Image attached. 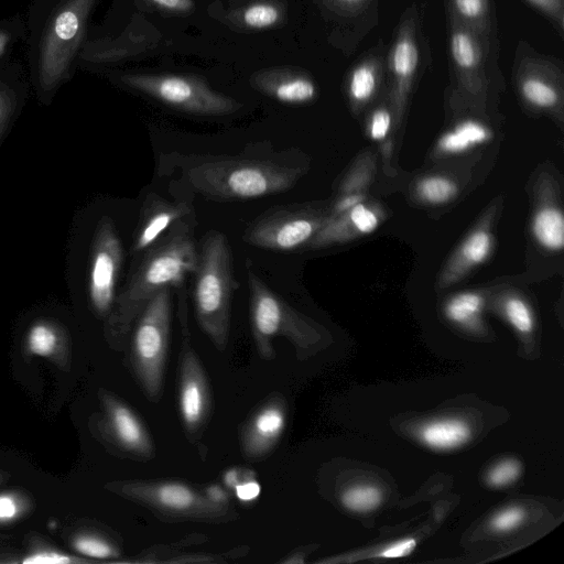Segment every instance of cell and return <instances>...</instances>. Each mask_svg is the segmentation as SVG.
Here are the masks:
<instances>
[{
	"instance_id": "18",
	"label": "cell",
	"mask_w": 564,
	"mask_h": 564,
	"mask_svg": "<svg viewBox=\"0 0 564 564\" xmlns=\"http://www.w3.org/2000/svg\"><path fill=\"white\" fill-rule=\"evenodd\" d=\"M451 54L460 74H477L481 62L479 45L476 37L467 29L460 25H454L452 30Z\"/></svg>"
},
{
	"instance_id": "39",
	"label": "cell",
	"mask_w": 564,
	"mask_h": 564,
	"mask_svg": "<svg viewBox=\"0 0 564 564\" xmlns=\"http://www.w3.org/2000/svg\"><path fill=\"white\" fill-rule=\"evenodd\" d=\"M69 562H72L69 556L54 551H40L23 560L25 564H66Z\"/></svg>"
},
{
	"instance_id": "8",
	"label": "cell",
	"mask_w": 564,
	"mask_h": 564,
	"mask_svg": "<svg viewBox=\"0 0 564 564\" xmlns=\"http://www.w3.org/2000/svg\"><path fill=\"white\" fill-rule=\"evenodd\" d=\"M323 227V217L311 208L276 206L252 220L245 229L242 239L257 248L291 252L310 243Z\"/></svg>"
},
{
	"instance_id": "43",
	"label": "cell",
	"mask_w": 564,
	"mask_h": 564,
	"mask_svg": "<svg viewBox=\"0 0 564 564\" xmlns=\"http://www.w3.org/2000/svg\"><path fill=\"white\" fill-rule=\"evenodd\" d=\"M252 474V471L247 469H238V468H230L228 469L224 477V484L225 487H227L230 490H234L235 487L248 475Z\"/></svg>"
},
{
	"instance_id": "7",
	"label": "cell",
	"mask_w": 564,
	"mask_h": 564,
	"mask_svg": "<svg viewBox=\"0 0 564 564\" xmlns=\"http://www.w3.org/2000/svg\"><path fill=\"white\" fill-rule=\"evenodd\" d=\"M122 80L175 109L200 116H224L241 105L212 90L203 80L180 75H126Z\"/></svg>"
},
{
	"instance_id": "20",
	"label": "cell",
	"mask_w": 564,
	"mask_h": 564,
	"mask_svg": "<svg viewBox=\"0 0 564 564\" xmlns=\"http://www.w3.org/2000/svg\"><path fill=\"white\" fill-rule=\"evenodd\" d=\"M490 138L489 131L478 122L465 121L443 135L440 147L446 152H460Z\"/></svg>"
},
{
	"instance_id": "21",
	"label": "cell",
	"mask_w": 564,
	"mask_h": 564,
	"mask_svg": "<svg viewBox=\"0 0 564 564\" xmlns=\"http://www.w3.org/2000/svg\"><path fill=\"white\" fill-rule=\"evenodd\" d=\"M521 82L520 89L523 97L532 105L549 108L556 105L558 95L556 89L546 79L538 74H528Z\"/></svg>"
},
{
	"instance_id": "33",
	"label": "cell",
	"mask_w": 564,
	"mask_h": 564,
	"mask_svg": "<svg viewBox=\"0 0 564 564\" xmlns=\"http://www.w3.org/2000/svg\"><path fill=\"white\" fill-rule=\"evenodd\" d=\"M349 218L352 225L364 234L373 231L378 226L376 215L361 204H356L350 208Z\"/></svg>"
},
{
	"instance_id": "10",
	"label": "cell",
	"mask_w": 564,
	"mask_h": 564,
	"mask_svg": "<svg viewBox=\"0 0 564 564\" xmlns=\"http://www.w3.org/2000/svg\"><path fill=\"white\" fill-rule=\"evenodd\" d=\"M178 409L188 438H197L212 412V394L204 368L183 333L178 368Z\"/></svg>"
},
{
	"instance_id": "29",
	"label": "cell",
	"mask_w": 564,
	"mask_h": 564,
	"mask_svg": "<svg viewBox=\"0 0 564 564\" xmlns=\"http://www.w3.org/2000/svg\"><path fill=\"white\" fill-rule=\"evenodd\" d=\"M490 250V237L485 231L473 234L464 243L462 254L469 264L480 263Z\"/></svg>"
},
{
	"instance_id": "13",
	"label": "cell",
	"mask_w": 564,
	"mask_h": 564,
	"mask_svg": "<svg viewBox=\"0 0 564 564\" xmlns=\"http://www.w3.org/2000/svg\"><path fill=\"white\" fill-rule=\"evenodd\" d=\"M191 218H194V209L189 200L170 202L155 193H149L143 202L133 235L131 253L142 254L171 227Z\"/></svg>"
},
{
	"instance_id": "26",
	"label": "cell",
	"mask_w": 564,
	"mask_h": 564,
	"mask_svg": "<svg viewBox=\"0 0 564 564\" xmlns=\"http://www.w3.org/2000/svg\"><path fill=\"white\" fill-rule=\"evenodd\" d=\"M455 191V185L451 181L438 176L427 177L419 184L421 196L434 204L448 200Z\"/></svg>"
},
{
	"instance_id": "32",
	"label": "cell",
	"mask_w": 564,
	"mask_h": 564,
	"mask_svg": "<svg viewBox=\"0 0 564 564\" xmlns=\"http://www.w3.org/2000/svg\"><path fill=\"white\" fill-rule=\"evenodd\" d=\"M458 15L470 24H484L487 18V0H453Z\"/></svg>"
},
{
	"instance_id": "28",
	"label": "cell",
	"mask_w": 564,
	"mask_h": 564,
	"mask_svg": "<svg viewBox=\"0 0 564 564\" xmlns=\"http://www.w3.org/2000/svg\"><path fill=\"white\" fill-rule=\"evenodd\" d=\"M279 18V10L268 3L252 4L246 9L242 15L245 24L253 29L271 26L278 22Z\"/></svg>"
},
{
	"instance_id": "37",
	"label": "cell",
	"mask_w": 564,
	"mask_h": 564,
	"mask_svg": "<svg viewBox=\"0 0 564 564\" xmlns=\"http://www.w3.org/2000/svg\"><path fill=\"white\" fill-rule=\"evenodd\" d=\"M391 124L390 113L384 109H378L373 112L370 122V134L375 140L383 139L389 132Z\"/></svg>"
},
{
	"instance_id": "14",
	"label": "cell",
	"mask_w": 564,
	"mask_h": 564,
	"mask_svg": "<svg viewBox=\"0 0 564 564\" xmlns=\"http://www.w3.org/2000/svg\"><path fill=\"white\" fill-rule=\"evenodd\" d=\"M108 417L111 433L123 451L141 459L153 457L152 438L143 422L128 405L119 401L111 402Z\"/></svg>"
},
{
	"instance_id": "40",
	"label": "cell",
	"mask_w": 564,
	"mask_h": 564,
	"mask_svg": "<svg viewBox=\"0 0 564 564\" xmlns=\"http://www.w3.org/2000/svg\"><path fill=\"white\" fill-rule=\"evenodd\" d=\"M415 547L414 539H405L398 541L383 549L378 556L384 558H398L410 554Z\"/></svg>"
},
{
	"instance_id": "34",
	"label": "cell",
	"mask_w": 564,
	"mask_h": 564,
	"mask_svg": "<svg viewBox=\"0 0 564 564\" xmlns=\"http://www.w3.org/2000/svg\"><path fill=\"white\" fill-rule=\"evenodd\" d=\"M523 519V510L512 507L502 510L492 519V527L497 531H509L520 524Z\"/></svg>"
},
{
	"instance_id": "1",
	"label": "cell",
	"mask_w": 564,
	"mask_h": 564,
	"mask_svg": "<svg viewBox=\"0 0 564 564\" xmlns=\"http://www.w3.org/2000/svg\"><path fill=\"white\" fill-rule=\"evenodd\" d=\"M193 218L178 221L142 253L141 261L127 284L116 295L110 315L115 333L124 337L148 302L165 286H183L194 273L198 251L193 236Z\"/></svg>"
},
{
	"instance_id": "41",
	"label": "cell",
	"mask_w": 564,
	"mask_h": 564,
	"mask_svg": "<svg viewBox=\"0 0 564 564\" xmlns=\"http://www.w3.org/2000/svg\"><path fill=\"white\" fill-rule=\"evenodd\" d=\"M18 513L17 500L10 495H0V522L11 521L17 518Z\"/></svg>"
},
{
	"instance_id": "42",
	"label": "cell",
	"mask_w": 564,
	"mask_h": 564,
	"mask_svg": "<svg viewBox=\"0 0 564 564\" xmlns=\"http://www.w3.org/2000/svg\"><path fill=\"white\" fill-rule=\"evenodd\" d=\"M155 6L176 12L189 11L193 8L192 0H150Z\"/></svg>"
},
{
	"instance_id": "6",
	"label": "cell",
	"mask_w": 564,
	"mask_h": 564,
	"mask_svg": "<svg viewBox=\"0 0 564 564\" xmlns=\"http://www.w3.org/2000/svg\"><path fill=\"white\" fill-rule=\"evenodd\" d=\"M121 492L162 517L178 520L226 521L229 505L208 499L194 487L173 480H137L122 485Z\"/></svg>"
},
{
	"instance_id": "4",
	"label": "cell",
	"mask_w": 564,
	"mask_h": 564,
	"mask_svg": "<svg viewBox=\"0 0 564 564\" xmlns=\"http://www.w3.org/2000/svg\"><path fill=\"white\" fill-rule=\"evenodd\" d=\"M247 282L250 325L259 355L268 360L274 358L272 339L282 336L295 347L299 357L304 356L316 338L312 323L269 288L249 261Z\"/></svg>"
},
{
	"instance_id": "45",
	"label": "cell",
	"mask_w": 564,
	"mask_h": 564,
	"mask_svg": "<svg viewBox=\"0 0 564 564\" xmlns=\"http://www.w3.org/2000/svg\"><path fill=\"white\" fill-rule=\"evenodd\" d=\"M358 200L359 198L357 196L345 197L344 199L338 202V204L336 205V210L343 212L350 209L358 203Z\"/></svg>"
},
{
	"instance_id": "31",
	"label": "cell",
	"mask_w": 564,
	"mask_h": 564,
	"mask_svg": "<svg viewBox=\"0 0 564 564\" xmlns=\"http://www.w3.org/2000/svg\"><path fill=\"white\" fill-rule=\"evenodd\" d=\"M521 471V466L516 459H506L495 465L488 473L487 480L494 487H502L514 481Z\"/></svg>"
},
{
	"instance_id": "12",
	"label": "cell",
	"mask_w": 564,
	"mask_h": 564,
	"mask_svg": "<svg viewBox=\"0 0 564 564\" xmlns=\"http://www.w3.org/2000/svg\"><path fill=\"white\" fill-rule=\"evenodd\" d=\"M288 421L282 395L269 398L247 420L240 433L241 452L247 459L265 457L279 443Z\"/></svg>"
},
{
	"instance_id": "2",
	"label": "cell",
	"mask_w": 564,
	"mask_h": 564,
	"mask_svg": "<svg viewBox=\"0 0 564 564\" xmlns=\"http://www.w3.org/2000/svg\"><path fill=\"white\" fill-rule=\"evenodd\" d=\"M184 171L195 192L208 199L231 202L286 192L301 177L303 167L291 163L285 154L263 158L245 153L196 158Z\"/></svg>"
},
{
	"instance_id": "3",
	"label": "cell",
	"mask_w": 564,
	"mask_h": 564,
	"mask_svg": "<svg viewBox=\"0 0 564 564\" xmlns=\"http://www.w3.org/2000/svg\"><path fill=\"white\" fill-rule=\"evenodd\" d=\"M193 274L197 324L214 346L223 351L229 339L231 297L237 285L230 247L223 232L210 230L203 237Z\"/></svg>"
},
{
	"instance_id": "23",
	"label": "cell",
	"mask_w": 564,
	"mask_h": 564,
	"mask_svg": "<svg viewBox=\"0 0 564 564\" xmlns=\"http://www.w3.org/2000/svg\"><path fill=\"white\" fill-rule=\"evenodd\" d=\"M378 84V72L370 63L357 66L349 80V94L355 101H366L375 93Z\"/></svg>"
},
{
	"instance_id": "24",
	"label": "cell",
	"mask_w": 564,
	"mask_h": 564,
	"mask_svg": "<svg viewBox=\"0 0 564 564\" xmlns=\"http://www.w3.org/2000/svg\"><path fill=\"white\" fill-rule=\"evenodd\" d=\"M341 502L348 510L366 512L380 505L381 492L372 486L352 487L343 492Z\"/></svg>"
},
{
	"instance_id": "30",
	"label": "cell",
	"mask_w": 564,
	"mask_h": 564,
	"mask_svg": "<svg viewBox=\"0 0 564 564\" xmlns=\"http://www.w3.org/2000/svg\"><path fill=\"white\" fill-rule=\"evenodd\" d=\"M505 308L508 319L519 332L529 333L532 329V315L524 302L519 299H510Z\"/></svg>"
},
{
	"instance_id": "38",
	"label": "cell",
	"mask_w": 564,
	"mask_h": 564,
	"mask_svg": "<svg viewBox=\"0 0 564 564\" xmlns=\"http://www.w3.org/2000/svg\"><path fill=\"white\" fill-rule=\"evenodd\" d=\"M253 474L248 475L245 477L236 487H235V494L236 497L240 501H252L254 500L259 494H260V485L259 482L253 478Z\"/></svg>"
},
{
	"instance_id": "27",
	"label": "cell",
	"mask_w": 564,
	"mask_h": 564,
	"mask_svg": "<svg viewBox=\"0 0 564 564\" xmlns=\"http://www.w3.org/2000/svg\"><path fill=\"white\" fill-rule=\"evenodd\" d=\"M77 552L91 558L105 560L117 556L115 547L105 540L94 535H79L74 540Z\"/></svg>"
},
{
	"instance_id": "35",
	"label": "cell",
	"mask_w": 564,
	"mask_h": 564,
	"mask_svg": "<svg viewBox=\"0 0 564 564\" xmlns=\"http://www.w3.org/2000/svg\"><path fill=\"white\" fill-rule=\"evenodd\" d=\"M15 107V96L11 89L0 84V137Z\"/></svg>"
},
{
	"instance_id": "5",
	"label": "cell",
	"mask_w": 564,
	"mask_h": 564,
	"mask_svg": "<svg viewBox=\"0 0 564 564\" xmlns=\"http://www.w3.org/2000/svg\"><path fill=\"white\" fill-rule=\"evenodd\" d=\"M172 286L160 290L141 311L132 326L131 360L145 397L161 398L172 318Z\"/></svg>"
},
{
	"instance_id": "16",
	"label": "cell",
	"mask_w": 564,
	"mask_h": 564,
	"mask_svg": "<svg viewBox=\"0 0 564 564\" xmlns=\"http://www.w3.org/2000/svg\"><path fill=\"white\" fill-rule=\"evenodd\" d=\"M419 65V48L412 28H402L392 47L390 68L398 89H406Z\"/></svg>"
},
{
	"instance_id": "17",
	"label": "cell",
	"mask_w": 564,
	"mask_h": 564,
	"mask_svg": "<svg viewBox=\"0 0 564 564\" xmlns=\"http://www.w3.org/2000/svg\"><path fill=\"white\" fill-rule=\"evenodd\" d=\"M424 444L435 449H452L465 444L469 436L468 425L456 419L433 421L420 432Z\"/></svg>"
},
{
	"instance_id": "46",
	"label": "cell",
	"mask_w": 564,
	"mask_h": 564,
	"mask_svg": "<svg viewBox=\"0 0 564 564\" xmlns=\"http://www.w3.org/2000/svg\"><path fill=\"white\" fill-rule=\"evenodd\" d=\"M9 43V34L0 30V55L4 52Z\"/></svg>"
},
{
	"instance_id": "22",
	"label": "cell",
	"mask_w": 564,
	"mask_h": 564,
	"mask_svg": "<svg viewBox=\"0 0 564 564\" xmlns=\"http://www.w3.org/2000/svg\"><path fill=\"white\" fill-rule=\"evenodd\" d=\"M58 345V333L47 322L34 323L26 335V347L32 355L50 357Z\"/></svg>"
},
{
	"instance_id": "47",
	"label": "cell",
	"mask_w": 564,
	"mask_h": 564,
	"mask_svg": "<svg viewBox=\"0 0 564 564\" xmlns=\"http://www.w3.org/2000/svg\"><path fill=\"white\" fill-rule=\"evenodd\" d=\"M340 2H345V3H354V2H359L361 0H338Z\"/></svg>"
},
{
	"instance_id": "19",
	"label": "cell",
	"mask_w": 564,
	"mask_h": 564,
	"mask_svg": "<svg viewBox=\"0 0 564 564\" xmlns=\"http://www.w3.org/2000/svg\"><path fill=\"white\" fill-rule=\"evenodd\" d=\"M533 232L545 248L557 250L564 245V219L562 213L553 207L538 212L533 221Z\"/></svg>"
},
{
	"instance_id": "36",
	"label": "cell",
	"mask_w": 564,
	"mask_h": 564,
	"mask_svg": "<svg viewBox=\"0 0 564 564\" xmlns=\"http://www.w3.org/2000/svg\"><path fill=\"white\" fill-rule=\"evenodd\" d=\"M547 18L554 21L558 28H563V2L562 0H528Z\"/></svg>"
},
{
	"instance_id": "9",
	"label": "cell",
	"mask_w": 564,
	"mask_h": 564,
	"mask_svg": "<svg viewBox=\"0 0 564 564\" xmlns=\"http://www.w3.org/2000/svg\"><path fill=\"white\" fill-rule=\"evenodd\" d=\"M122 261L123 248L113 221L104 217L94 236L88 274L89 301L99 315L112 308Z\"/></svg>"
},
{
	"instance_id": "25",
	"label": "cell",
	"mask_w": 564,
	"mask_h": 564,
	"mask_svg": "<svg viewBox=\"0 0 564 564\" xmlns=\"http://www.w3.org/2000/svg\"><path fill=\"white\" fill-rule=\"evenodd\" d=\"M482 305L476 293H463L453 297L446 306V315L456 323H467L476 317Z\"/></svg>"
},
{
	"instance_id": "11",
	"label": "cell",
	"mask_w": 564,
	"mask_h": 564,
	"mask_svg": "<svg viewBox=\"0 0 564 564\" xmlns=\"http://www.w3.org/2000/svg\"><path fill=\"white\" fill-rule=\"evenodd\" d=\"M93 0H68L56 13L44 41L42 72L47 84L58 80L79 41Z\"/></svg>"
},
{
	"instance_id": "15",
	"label": "cell",
	"mask_w": 564,
	"mask_h": 564,
	"mask_svg": "<svg viewBox=\"0 0 564 564\" xmlns=\"http://www.w3.org/2000/svg\"><path fill=\"white\" fill-rule=\"evenodd\" d=\"M254 84L264 94L285 104H304L316 96L314 83L291 70H270L254 77Z\"/></svg>"
},
{
	"instance_id": "44",
	"label": "cell",
	"mask_w": 564,
	"mask_h": 564,
	"mask_svg": "<svg viewBox=\"0 0 564 564\" xmlns=\"http://www.w3.org/2000/svg\"><path fill=\"white\" fill-rule=\"evenodd\" d=\"M212 501L219 505H229L228 494L219 485H209L203 491Z\"/></svg>"
}]
</instances>
